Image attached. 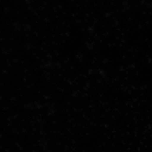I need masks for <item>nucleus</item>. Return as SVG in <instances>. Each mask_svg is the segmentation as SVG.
<instances>
[]
</instances>
